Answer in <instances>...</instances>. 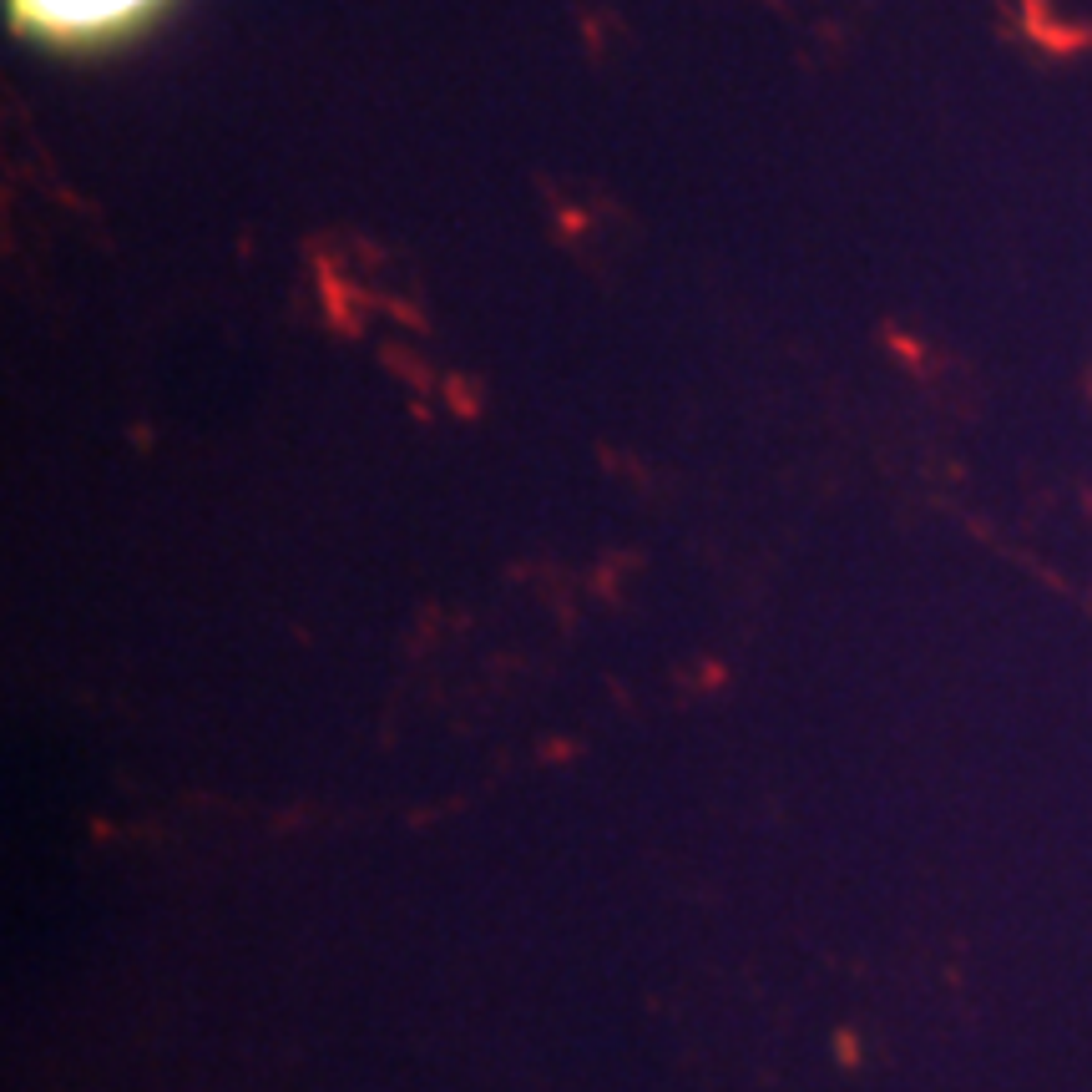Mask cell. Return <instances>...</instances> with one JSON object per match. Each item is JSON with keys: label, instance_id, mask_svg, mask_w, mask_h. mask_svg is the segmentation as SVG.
I'll list each match as a JSON object with an SVG mask.
<instances>
[{"label": "cell", "instance_id": "1", "mask_svg": "<svg viewBox=\"0 0 1092 1092\" xmlns=\"http://www.w3.org/2000/svg\"><path fill=\"white\" fill-rule=\"evenodd\" d=\"M157 0H10L15 21L41 41L81 46V41H106L122 35L152 10Z\"/></svg>", "mask_w": 1092, "mask_h": 1092}]
</instances>
